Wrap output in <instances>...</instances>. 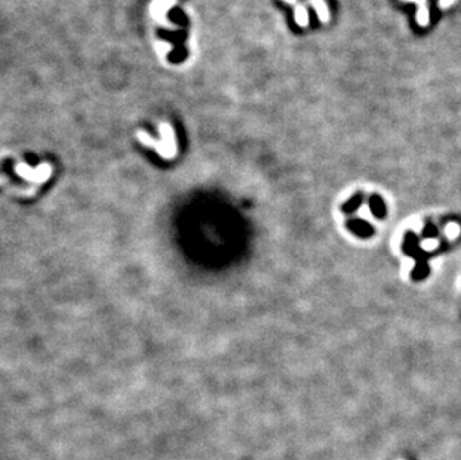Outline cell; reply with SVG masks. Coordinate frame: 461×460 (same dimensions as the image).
Instances as JSON below:
<instances>
[{
  "instance_id": "277c9868",
  "label": "cell",
  "mask_w": 461,
  "mask_h": 460,
  "mask_svg": "<svg viewBox=\"0 0 461 460\" xmlns=\"http://www.w3.org/2000/svg\"><path fill=\"white\" fill-rule=\"evenodd\" d=\"M416 3V21L419 26L425 27L430 24V11L427 8V0H406Z\"/></svg>"
},
{
  "instance_id": "9c48e42d",
  "label": "cell",
  "mask_w": 461,
  "mask_h": 460,
  "mask_svg": "<svg viewBox=\"0 0 461 460\" xmlns=\"http://www.w3.org/2000/svg\"><path fill=\"white\" fill-rule=\"evenodd\" d=\"M436 235H437L436 227H434L433 224H427L425 229H424V236H425V238H428V236H430V238H434Z\"/></svg>"
},
{
  "instance_id": "8fae6325",
  "label": "cell",
  "mask_w": 461,
  "mask_h": 460,
  "mask_svg": "<svg viewBox=\"0 0 461 460\" xmlns=\"http://www.w3.org/2000/svg\"><path fill=\"white\" fill-rule=\"evenodd\" d=\"M285 2H288V3H296V0H285Z\"/></svg>"
},
{
  "instance_id": "30bf717a",
  "label": "cell",
  "mask_w": 461,
  "mask_h": 460,
  "mask_svg": "<svg viewBox=\"0 0 461 460\" xmlns=\"http://www.w3.org/2000/svg\"><path fill=\"white\" fill-rule=\"evenodd\" d=\"M454 2H455V0H439V6L445 9V8H448V6H451Z\"/></svg>"
},
{
  "instance_id": "5b68a950",
  "label": "cell",
  "mask_w": 461,
  "mask_h": 460,
  "mask_svg": "<svg viewBox=\"0 0 461 460\" xmlns=\"http://www.w3.org/2000/svg\"><path fill=\"white\" fill-rule=\"evenodd\" d=\"M369 206H370L373 215L376 218H384L385 214H387V209H385V202L384 199L379 196V195H373L370 199H369Z\"/></svg>"
},
{
  "instance_id": "7a4b0ae2",
  "label": "cell",
  "mask_w": 461,
  "mask_h": 460,
  "mask_svg": "<svg viewBox=\"0 0 461 460\" xmlns=\"http://www.w3.org/2000/svg\"><path fill=\"white\" fill-rule=\"evenodd\" d=\"M49 170H51V169H49V166H46V164H42V166L38 167V169H32V167H29V166H26V164H18V166H17L18 175H21L23 178L30 179V181H33V182H42V181H45V179L51 175Z\"/></svg>"
},
{
  "instance_id": "ba28073f",
  "label": "cell",
  "mask_w": 461,
  "mask_h": 460,
  "mask_svg": "<svg viewBox=\"0 0 461 460\" xmlns=\"http://www.w3.org/2000/svg\"><path fill=\"white\" fill-rule=\"evenodd\" d=\"M296 21L300 26H308V11L303 6H296Z\"/></svg>"
},
{
  "instance_id": "3957f363",
  "label": "cell",
  "mask_w": 461,
  "mask_h": 460,
  "mask_svg": "<svg viewBox=\"0 0 461 460\" xmlns=\"http://www.w3.org/2000/svg\"><path fill=\"white\" fill-rule=\"evenodd\" d=\"M348 227L355 233V235H358L360 238H369V236H372L373 235V227L369 224V223H366V221H363V220H358V218H352L349 223H348Z\"/></svg>"
},
{
  "instance_id": "6da1fadb",
  "label": "cell",
  "mask_w": 461,
  "mask_h": 460,
  "mask_svg": "<svg viewBox=\"0 0 461 460\" xmlns=\"http://www.w3.org/2000/svg\"><path fill=\"white\" fill-rule=\"evenodd\" d=\"M160 130H161L163 141H155V139L149 138V135L142 133V132H139V133H138V138H139V141H142L143 144L154 147V150H157V153H158L161 157L170 158V157L175 154V151H176V145H175V136H173V132H172L170 126H167V124H161Z\"/></svg>"
},
{
  "instance_id": "52a82bcc",
  "label": "cell",
  "mask_w": 461,
  "mask_h": 460,
  "mask_svg": "<svg viewBox=\"0 0 461 460\" xmlns=\"http://www.w3.org/2000/svg\"><path fill=\"white\" fill-rule=\"evenodd\" d=\"M361 202H363V195H361V193L355 195L348 204L343 205V212H354V211L361 205Z\"/></svg>"
},
{
  "instance_id": "8992f818",
  "label": "cell",
  "mask_w": 461,
  "mask_h": 460,
  "mask_svg": "<svg viewBox=\"0 0 461 460\" xmlns=\"http://www.w3.org/2000/svg\"><path fill=\"white\" fill-rule=\"evenodd\" d=\"M311 5L314 6V9L318 14V18L323 23H327L330 20V14H328V9L324 3V0H311Z\"/></svg>"
}]
</instances>
